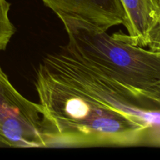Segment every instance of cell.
<instances>
[{"label":"cell","mask_w":160,"mask_h":160,"mask_svg":"<svg viewBox=\"0 0 160 160\" xmlns=\"http://www.w3.org/2000/svg\"><path fill=\"white\" fill-rule=\"evenodd\" d=\"M0 144L10 147H51V130L38 103L20 95L0 67Z\"/></svg>","instance_id":"cell-3"},{"label":"cell","mask_w":160,"mask_h":160,"mask_svg":"<svg viewBox=\"0 0 160 160\" xmlns=\"http://www.w3.org/2000/svg\"><path fill=\"white\" fill-rule=\"evenodd\" d=\"M57 17L85 21L103 31L125 25L126 13L120 0H42Z\"/></svg>","instance_id":"cell-4"},{"label":"cell","mask_w":160,"mask_h":160,"mask_svg":"<svg viewBox=\"0 0 160 160\" xmlns=\"http://www.w3.org/2000/svg\"><path fill=\"white\" fill-rule=\"evenodd\" d=\"M148 47L153 51H160V4L156 20L148 36Z\"/></svg>","instance_id":"cell-7"},{"label":"cell","mask_w":160,"mask_h":160,"mask_svg":"<svg viewBox=\"0 0 160 160\" xmlns=\"http://www.w3.org/2000/svg\"><path fill=\"white\" fill-rule=\"evenodd\" d=\"M158 1H159V4H160V0H158Z\"/></svg>","instance_id":"cell-8"},{"label":"cell","mask_w":160,"mask_h":160,"mask_svg":"<svg viewBox=\"0 0 160 160\" xmlns=\"http://www.w3.org/2000/svg\"><path fill=\"white\" fill-rule=\"evenodd\" d=\"M10 3L6 0H0V51L5 50L16 28L9 18Z\"/></svg>","instance_id":"cell-6"},{"label":"cell","mask_w":160,"mask_h":160,"mask_svg":"<svg viewBox=\"0 0 160 160\" xmlns=\"http://www.w3.org/2000/svg\"><path fill=\"white\" fill-rule=\"evenodd\" d=\"M35 87L53 146H142L139 127L41 63Z\"/></svg>","instance_id":"cell-1"},{"label":"cell","mask_w":160,"mask_h":160,"mask_svg":"<svg viewBox=\"0 0 160 160\" xmlns=\"http://www.w3.org/2000/svg\"><path fill=\"white\" fill-rule=\"evenodd\" d=\"M127 17L125 28L128 35L119 34L122 38L140 47H148L150 31L159 8L158 0H120Z\"/></svg>","instance_id":"cell-5"},{"label":"cell","mask_w":160,"mask_h":160,"mask_svg":"<svg viewBox=\"0 0 160 160\" xmlns=\"http://www.w3.org/2000/svg\"><path fill=\"white\" fill-rule=\"evenodd\" d=\"M68 36L64 46L88 63L138 88L160 81V51L146 49L79 19L59 17Z\"/></svg>","instance_id":"cell-2"}]
</instances>
